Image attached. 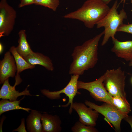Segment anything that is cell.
<instances>
[{
  "mask_svg": "<svg viewBox=\"0 0 132 132\" xmlns=\"http://www.w3.org/2000/svg\"><path fill=\"white\" fill-rule=\"evenodd\" d=\"M15 82L13 86H11L9 82V78L4 81L0 90V98L7 99L10 101L17 100L19 96L22 95L33 96L30 93L29 90L27 89L29 85H28L25 90L19 92L15 89L16 86L20 84L22 81L19 74H17L15 77Z\"/></svg>",
  "mask_w": 132,
  "mask_h": 132,
  "instance_id": "cell-9",
  "label": "cell"
},
{
  "mask_svg": "<svg viewBox=\"0 0 132 132\" xmlns=\"http://www.w3.org/2000/svg\"><path fill=\"white\" fill-rule=\"evenodd\" d=\"M131 83H132V78L131 79Z\"/></svg>",
  "mask_w": 132,
  "mask_h": 132,
  "instance_id": "cell-30",
  "label": "cell"
},
{
  "mask_svg": "<svg viewBox=\"0 0 132 132\" xmlns=\"http://www.w3.org/2000/svg\"><path fill=\"white\" fill-rule=\"evenodd\" d=\"M6 117L5 116H3L1 120L0 123V132H2V125L3 122L4 120H5Z\"/></svg>",
  "mask_w": 132,
  "mask_h": 132,
  "instance_id": "cell-26",
  "label": "cell"
},
{
  "mask_svg": "<svg viewBox=\"0 0 132 132\" xmlns=\"http://www.w3.org/2000/svg\"><path fill=\"white\" fill-rule=\"evenodd\" d=\"M72 108L77 112L79 121L87 126L95 127L99 116V113L82 102L73 103Z\"/></svg>",
  "mask_w": 132,
  "mask_h": 132,
  "instance_id": "cell-10",
  "label": "cell"
},
{
  "mask_svg": "<svg viewBox=\"0 0 132 132\" xmlns=\"http://www.w3.org/2000/svg\"><path fill=\"white\" fill-rule=\"evenodd\" d=\"M16 12L7 3V0L0 2V37L8 36L13 28Z\"/></svg>",
  "mask_w": 132,
  "mask_h": 132,
  "instance_id": "cell-8",
  "label": "cell"
},
{
  "mask_svg": "<svg viewBox=\"0 0 132 132\" xmlns=\"http://www.w3.org/2000/svg\"><path fill=\"white\" fill-rule=\"evenodd\" d=\"M124 119L130 125L131 128L132 132V116L128 115L125 117Z\"/></svg>",
  "mask_w": 132,
  "mask_h": 132,
  "instance_id": "cell-25",
  "label": "cell"
},
{
  "mask_svg": "<svg viewBox=\"0 0 132 132\" xmlns=\"http://www.w3.org/2000/svg\"><path fill=\"white\" fill-rule=\"evenodd\" d=\"M79 76L77 75H72L68 83L61 90L57 91H51L49 90L44 89H41V92L43 95L52 100L59 99L61 97L60 94L62 93L65 94L68 97V102L65 105H59V106L66 108L70 105L68 111L69 114H71L73 110L72 106L74 98L77 94H81V93L78 91V89L77 88V82Z\"/></svg>",
  "mask_w": 132,
  "mask_h": 132,
  "instance_id": "cell-5",
  "label": "cell"
},
{
  "mask_svg": "<svg viewBox=\"0 0 132 132\" xmlns=\"http://www.w3.org/2000/svg\"><path fill=\"white\" fill-rule=\"evenodd\" d=\"M24 58L32 65H40L51 71L54 69L52 60L48 57L41 53L33 52Z\"/></svg>",
  "mask_w": 132,
  "mask_h": 132,
  "instance_id": "cell-14",
  "label": "cell"
},
{
  "mask_svg": "<svg viewBox=\"0 0 132 132\" xmlns=\"http://www.w3.org/2000/svg\"><path fill=\"white\" fill-rule=\"evenodd\" d=\"M131 3L132 4V0H130Z\"/></svg>",
  "mask_w": 132,
  "mask_h": 132,
  "instance_id": "cell-31",
  "label": "cell"
},
{
  "mask_svg": "<svg viewBox=\"0 0 132 132\" xmlns=\"http://www.w3.org/2000/svg\"><path fill=\"white\" fill-rule=\"evenodd\" d=\"M35 0H21L19 7L21 8L25 6L34 3Z\"/></svg>",
  "mask_w": 132,
  "mask_h": 132,
  "instance_id": "cell-24",
  "label": "cell"
},
{
  "mask_svg": "<svg viewBox=\"0 0 132 132\" xmlns=\"http://www.w3.org/2000/svg\"><path fill=\"white\" fill-rule=\"evenodd\" d=\"M85 103L86 106L104 116L108 121L112 124L116 131H121V121L128 115L122 113L113 106L106 102H104L101 105L99 106L86 100Z\"/></svg>",
  "mask_w": 132,
  "mask_h": 132,
  "instance_id": "cell-7",
  "label": "cell"
},
{
  "mask_svg": "<svg viewBox=\"0 0 132 132\" xmlns=\"http://www.w3.org/2000/svg\"><path fill=\"white\" fill-rule=\"evenodd\" d=\"M17 131L19 132H26L25 125V119L23 118L21 120V123L20 125L17 129L13 130L12 132Z\"/></svg>",
  "mask_w": 132,
  "mask_h": 132,
  "instance_id": "cell-23",
  "label": "cell"
},
{
  "mask_svg": "<svg viewBox=\"0 0 132 132\" xmlns=\"http://www.w3.org/2000/svg\"><path fill=\"white\" fill-rule=\"evenodd\" d=\"M112 105L122 113L128 115L131 111L130 105L126 98L120 96L112 97Z\"/></svg>",
  "mask_w": 132,
  "mask_h": 132,
  "instance_id": "cell-19",
  "label": "cell"
},
{
  "mask_svg": "<svg viewBox=\"0 0 132 132\" xmlns=\"http://www.w3.org/2000/svg\"><path fill=\"white\" fill-rule=\"evenodd\" d=\"M10 51L13 56L16 63L17 68V74H19L23 71L28 69H32L35 66L28 63L17 52L16 47L12 46L10 49Z\"/></svg>",
  "mask_w": 132,
  "mask_h": 132,
  "instance_id": "cell-17",
  "label": "cell"
},
{
  "mask_svg": "<svg viewBox=\"0 0 132 132\" xmlns=\"http://www.w3.org/2000/svg\"><path fill=\"white\" fill-rule=\"evenodd\" d=\"M14 57L7 51L5 54L3 59L0 61V84L10 77H14L17 71V68Z\"/></svg>",
  "mask_w": 132,
  "mask_h": 132,
  "instance_id": "cell-11",
  "label": "cell"
},
{
  "mask_svg": "<svg viewBox=\"0 0 132 132\" xmlns=\"http://www.w3.org/2000/svg\"><path fill=\"white\" fill-rule=\"evenodd\" d=\"M117 32H123L132 34V23L129 24L123 23L118 28Z\"/></svg>",
  "mask_w": 132,
  "mask_h": 132,
  "instance_id": "cell-22",
  "label": "cell"
},
{
  "mask_svg": "<svg viewBox=\"0 0 132 132\" xmlns=\"http://www.w3.org/2000/svg\"><path fill=\"white\" fill-rule=\"evenodd\" d=\"M34 4L47 7L54 11L59 4V0H35Z\"/></svg>",
  "mask_w": 132,
  "mask_h": 132,
  "instance_id": "cell-21",
  "label": "cell"
},
{
  "mask_svg": "<svg viewBox=\"0 0 132 132\" xmlns=\"http://www.w3.org/2000/svg\"><path fill=\"white\" fill-rule=\"evenodd\" d=\"M26 119L27 129L29 132H43L41 119L42 114L37 110H32Z\"/></svg>",
  "mask_w": 132,
  "mask_h": 132,
  "instance_id": "cell-15",
  "label": "cell"
},
{
  "mask_svg": "<svg viewBox=\"0 0 132 132\" xmlns=\"http://www.w3.org/2000/svg\"><path fill=\"white\" fill-rule=\"evenodd\" d=\"M41 121L43 132H60L62 131V121L57 115L43 113Z\"/></svg>",
  "mask_w": 132,
  "mask_h": 132,
  "instance_id": "cell-13",
  "label": "cell"
},
{
  "mask_svg": "<svg viewBox=\"0 0 132 132\" xmlns=\"http://www.w3.org/2000/svg\"><path fill=\"white\" fill-rule=\"evenodd\" d=\"M18 35V44L16 47V49L18 53L24 58L34 52L31 49L27 40L25 30L22 29L20 30Z\"/></svg>",
  "mask_w": 132,
  "mask_h": 132,
  "instance_id": "cell-16",
  "label": "cell"
},
{
  "mask_svg": "<svg viewBox=\"0 0 132 132\" xmlns=\"http://www.w3.org/2000/svg\"><path fill=\"white\" fill-rule=\"evenodd\" d=\"M113 46L111 51L118 57L127 61L132 59V41H120L115 37L112 38Z\"/></svg>",
  "mask_w": 132,
  "mask_h": 132,
  "instance_id": "cell-12",
  "label": "cell"
},
{
  "mask_svg": "<svg viewBox=\"0 0 132 132\" xmlns=\"http://www.w3.org/2000/svg\"><path fill=\"white\" fill-rule=\"evenodd\" d=\"M119 5L118 0H116L107 14L96 24L97 28H104V37L101 44L102 46L105 45L110 38L115 37L118 28L127 18L123 8L118 13L117 10Z\"/></svg>",
  "mask_w": 132,
  "mask_h": 132,
  "instance_id": "cell-3",
  "label": "cell"
},
{
  "mask_svg": "<svg viewBox=\"0 0 132 132\" xmlns=\"http://www.w3.org/2000/svg\"><path fill=\"white\" fill-rule=\"evenodd\" d=\"M103 75V83L109 94L112 97L126 98L125 89L126 76L121 68L107 69Z\"/></svg>",
  "mask_w": 132,
  "mask_h": 132,
  "instance_id": "cell-4",
  "label": "cell"
},
{
  "mask_svg": "<svg viewBox=\"0 0 132 132\" xmlns=\"http://www.w3.org/2000/svg\"><path fill=\"white\" fill-rule=\"evenodd\" d=\"M3 46L1 43H0V53L1 54L3 51Z\"/></svg>",
  "mask_w": 132,
  "mask_h": 132,
  "instance_id": "cell-27",
  "label": "cell"
},
{
  "mask_svg": "<svg viewBox=\"0 0 132 132\" xmlns=\"http://www.w3.org/2000/svg\"><path fill=\"white\" fill-rule=\"evenodd\" d=\"M104 34L103 31L82 45L74 47L71 54L73 61L69 68V74L80 76L95 66L98 60L99 43Z\"/></svg>",
  "mask_w": 132,
  "mask_h": 132,
  "instance_id": "cell-1",
  "label": "cell"
},
{
  "mask_svg": "<svg viewBox=\"0 0 132 132\" xmlns=\"http://www.w3.org/2000/svg\"><path fill=\"white\" fill-rule=\"evenodd\" d=\"M24 97L19 100L12 101L7 99H2L0 101V115L6 111L14 110H22L29 112L32 109L23 107L19 105L20 101Z\"/></svg>",
  "mask_w": 132,
  "mask_h": 132,
  "instance_id": "cell-18",
  "label": "cell"
},
{
  "mask_svg": "<svg viewBox=\"0 0 132 132\" xmlns=\"http://www.w3.org/2000/svg\"><path fill=\"white\" fill-rule=\"evenodd\" d=\"M73 132H97L98 131L94 127L87 126L79 121H77L71 127Z\"/></svg>",
  "mask_w": 132,
  "mask_h": 132,
  "instance_id": "cell-20",
  "label": "cell"
},
{
  "mask_svg": "<svg viewBox=\"0 0 132 132\" xmlns=\"http://www.w3.org/2000/svg\"><path fill=\"white\" fill-rule=\"evenodd\" d=\"M110 9L102 0H87L80 8L63 17L78 20L83 22L86 27L91 29L107 14Z\"/></svg>",
  "mask_w": 132,
  "mask_h": 132,
  "instance_id": "cell-2",
  "label": "cell"
},
{
  "mask_svg": "<svg viewBox=\"0 0 132 132\" xmlns=\"http://www.w3.org/2000/svg\"><path fill=\"white\" fill-rule=\"evenodd\" d=\"M129 66H130L132 67V59L129 61Z\"/></svg>",
  "mask_w": 132,
  "mask_h": 132,
  "instance_id": "cell-29",
  "label": "cell"
},
{
  "mask_svg": "<svg viewBox=\"0 0 132 132\" xmlns=\"http://www.w3.org/2000/svg\"><path fill=\"white\" fill-rule=\"evenodd\" d=\"M112 0H102L105 3L108 4Z\"/></svg>",
  "mask_w": 132,
  "mask_h": 132,
  "instance_id": "cell-28",
  "label": "cell"
},
{
  "mask_svg": "<svg viewBox=\"0 0 132 132\" xmlns=\"http://www.w3.org/2000/svg\"><path fill=\"white\" fill-rule=\"evenodd\" d=\"M104 78L103 75L92 82H84L78 81L77 88L88 90L90 92L91 96L96 101L106 102L112 105V97L108 92L104 86L103 83Z\"/></svg>",
  "mask_w": 132,
  "mask_h": 132,
  "instance_id": "cell-6",
  "label": "cell"
}]
</instances>
